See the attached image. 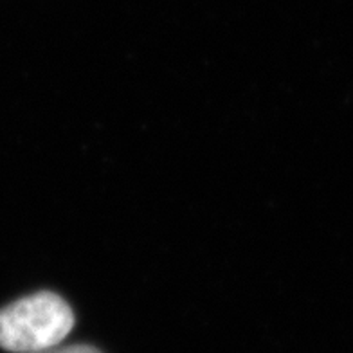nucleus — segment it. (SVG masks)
I'll use <instances>...</instances> for the list:
<instances>
[{"instance_id": "f257e3e1", "label": "nucleus", "mask_w": 353, "mask_h": 353, "mask_svg": "<svg viewBox=\"0 0 353 353\" xmlns=\"http://www.w3.org/2000/svg\"><path fill=\"white\" fill-rule=\"evenodd\" d=\"M74 328L69 303L54 292L26 296L0 310V348L34 353L58 346Z\"/></svg>"}, {"instance_id": "f03ea898", "label": "nucleus", "mask_w": 353, "mask_h": 353, "mask_svg": "<svg viewBox=\"0 0 353 353\" xmlns=\"http://www.w3.org/2000/svg\"><path fill=\"white\" fill-rule=\"evenodd\" d=\"M34 353H101L98 348L88 346V344H74V346H52V348L42 350V352Z\"/></svg>"}]
</instances>
